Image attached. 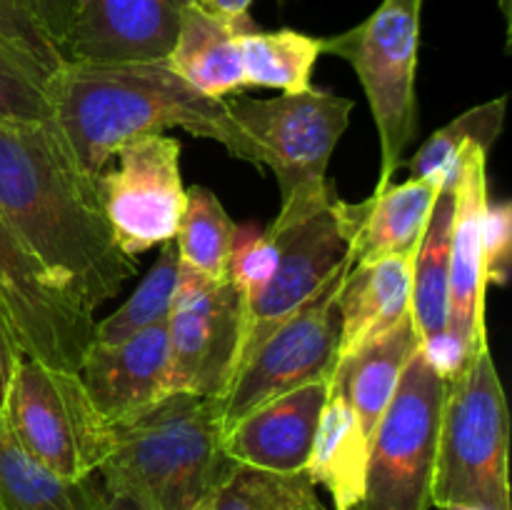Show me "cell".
Masks as SVG:
<instances>
[{
    "mask_svg": "<svg viewBox=\"0 0 512 510\" xmlns=\"http://www.w3.org/2000/svg\"><path fill=\"white\" fill-rule=\"evenodd\" d=\"M0 215L75 303L95 313L138 273L105 218L98 180L48 120H0Z\"/></svg>",
    "mask_w": 512,
    "mask_h": 510,
    "instance_id": "1",
    "label": "cell"
},
{
    "mask_svg": "<svg viewBox=\"0 0 512 510\" xmlns=\"http://www.w3.org/2000/svg\"><path fill=\"white\" fill-rule=\"evenodd\" d=\"M53 120L85 173H103L130 140L170 128L210 138L225 100L200 95L163 63L65 60L45 80Z\"/></svg>",
    "mask_w": 512,
    "mask_h": 510,
    "instance_id": "2",
    "label": "cell"
},
{
    "mask_svg": "<svg viewBox=\"0 0 512 510\" xmlns=\"http://www.w3.org/2000/svg\"><path fill=\"white\" fill-rule=\"evenodd\" d=\"M113 430L98 475L145 510H193L233 463L223 453L218 398L175 390Z\"/></svg>",
    "mask_w": 512,
    "mask_h": 510,
    "instance_id": "3",
    "label": "cell"
},
{
    "mask_svg": "<svg viewBox=\"0 0 512 510\" xmlns=\"http://www.w3.org/2000/svg\"><path fill=\"white\" fill-rule=\"evenodd\" d=\"M355 103L330 90L283 93L278 98H225L210 138L233 158L273 170L280 203L328 188V165L345 135Z\"/></svg>",
    "mask_w": 512,
    "mask_h": 510,
    "instance_id": "4",
    "label": "cell"
},
{
    "mask_svg": "<svg viewBox=\"0 0 512 510\" xmlns=\"http://www.w3.org/2000/svg\"><path fill=\"white\" fill-rule=\"evenodd\" d=\"M430 505L510 510V413L490 348L445 380Z\"/></svg>",
    "mask_w": 512,
    "mask_h": 510,
    "instance_id": "5",
    "label": "cell"
},
{
    "mask_svg": "<svg viewBox=\"0 0 512 510\" xmlns=\"http://www.w3.org/2000/svg\"><path fill=\"white\" fill-rule=\"evenodd\" d=\"M420 15L423 0H383L363 23L323 38V53L345 60L368 98L380 138L378 188L393 183L418 130Z\"/></svg>",
    "mask_w": 512,
    "mask_h": 510,
    "instance_id": "6",
    "label": "cell"
},
{
    "mask_svg": "<svg viewBox=\"0 0 512 510\" xmlns=\"http://www.w3.org/2000/svg\"><path fill=\"white\" fill-rule=\"evenodd\" d=\"M0 415L25 453L70 483L98 473L115 443L80 375L35 358L18 363Z\"/></svg>",
    "mask_w": 512,
    "mask_h": 510,
    "instance_id": "7",
    "label": "cell"
},
{
    "mask_svg": "<svg viewBox=\"0 0 512 510\" xmlns=\"http://www.w3.org/2000/svg\"><path fill=\"white\" fill-rule=\"evenodd\" d=\"M445 378L423 348L400 378L370 440L363 500L353 510H428Z\"/></svg>",
    "mask_w": 512,
    "mask_h": 510,
    "instance_id": "8",
    "label": "cell"
},
{
    "mask_svg": "<svg viewBox=\"0 0 512 510\" xmlns=\"http://www.w3.org/2000/svg\"><path fill=\"white\" fill-rule=\"evenodd\" d=\"M350 263L345 255L328 280L240 365L218 398L223 433L260 405L333 378L340 350L338 295Z\"/></svg>",
    "mask_w": 512,
    "mask_h": 510,
    "instance_id": "9",
    "label": "cell"
},
{
    "mask_svg": "<svg viewBox=\"0 0 512 510\" xmlns=\"http://www.w3.org/2000/svg\"><path fill=\"white\" fill-rule=\"evenodd\" d=\"M335 200L338 195L333 183L323 190L295 195L280 205L278 218L265 230L278 245V263L258 298L243 310V330L233 375L348 255V245L335 215Z\"/></svg>",
    "mask_w": 512,
    "mask_h": 510,
    "instance_id": "10",
    "label": "cell"
},
{
    "mask_svg": "<svg viewBox=\"0 0 512 510\" xmlns=\"http://www.w3.org/2000/svg\"><path fill=\"white\" fill-rule=\"evenodd\" d=\"M488 150L480 143H465L455 175V215L450 238L448 330L435 348L423 350L445 380L473 363L488 345L485 325L483 218L488 208Z\"/></svg>",
    "mask_w": 512,
    "mask_h": 510,
    "instance_id": "11",
    "label": "cell"
},
{
    "mask_svg": "<svg viewBox=\"0 0 512 510\" xmlns=\"http://www.w3.org/2000/svg\"><path fill=\"white\" fill-rule=\"evenodd\" d=\"M0 310L25 358L78 373L93 343L95 318L58 288L0 215Z\"/></svg>",
    "mask_w": 512,
    "mask_h": 510,
    "instance_id": "12",
    "label": "cell"
},
{
    "mask_svg": "<svg viewBox=\"0 0 512 510\" xmlns=\"http://www.w3.org/2000/svg\"><path fill=\"white\" fill-rule=\"evenodd\" d=\"M115 158L118 165L98 175V193L118 248L138 258L175 240L183 220L188 188L180 173V143L165 133L145 135L125 143Z\"/></svg>",
    "mask_w": 512,
    "mask_h": 510,
    "instance_id": "13",
    "label": "cell"
},
{
    "mask_svg": "<svg viewBox=\"0 0 512 510\" xmlns=\"http://www.w3.org/2000/svg\"><path fill=\"white\" fill-rule=\"evenodd\" d=\"M173 390L220 398L235 370L243 303L230 280H208L180 265V285L168 320Z\"/></svg>",
    "mask_w": 512,
    "mask_h": 510,
    "instance_id": "14",
    "label": "cell"
},
{
    "mask_svg": "<svg viewBox=\"0 0 512 510\" xmlns=\"http://www.w3.org/2000/svg\"><path fill=\"white\" fill-rule=\"evenodd\" d=\"M188 0H78L65 60L163 63Z\"/></svg>",
    "mask_w": 512,
    "mask_h": 510,
    "instance_id": "15",
    "label": "cell"
},
{
    "mask_svg": "<svg viewBox=\"0 0 512 510\" xmlns=\"http://www.w3.org/2000/svg\"><path fill=\"white\" fill-rule=\"evenodd\" d=\"M95 408L110 425L135 418L175 393L168 328L153 325L120 343H90L78 370Z\"/></svg>",
    "mask_w": 512,
    "mask_h": 510,
    "instance_id": "16",
    "label": "cell"
},
{
    "mask_svg": "<svg viewBox=\"0 0 512 510\" xmlns=\"http://www.w3.org/2000/svg\"><path fill=\"white\" fill-rule=\"evenodd\" d=\"M328 390L330 380H320L260 405L225 430L223 453L250 468L300 473L308 468Z\"/></svg>",
    "mask_w": 512,
    "mask_h": 510,
    "instance_id": "17",
    "label": "cell"
},
{
    "mask_svg": "<svg viewBox=\"0 0 512 510\" xmlns=\"http://www.w3.org/2000/svg\"><path fill=\"white\" fill-rule=\"evenodd\" d=\"M440 188L443 185L433 180L408 178L405 183L375 188L360 203L335 200V215L350 260L370 263L418 250Z\"/></svg>",
    "mask_w": 512,
    "mask_h": 510,
    "instance_id": "18",
    "label": "cell"
},
{
    "mask_svg": "<svg viewBox=\"0 0 512 510\" xmlns=\"http://www.w3.org/2000/svg\"><path fill=\"white\" fill-rule=\"evenodd\" d=\"M415 253L418 250L370 263H350L338 295V360L388 333L405 315H410Z\"/></svg>",
    "mask_w": 512,
    "mask_h": 510,
    "instance_id": "19",
    "label": "cell"
},
{
    "mask_svg": "<svg viewBox=\"0 0 512 510\" xmlns=\"http://www.w3.org/2000/svg\"><path fill=\"white\" fill-rule=\"evenodd\" d=\"M420 348L423 343L413 315H405L388 333L373 338L335 365L330 390L343 395L370 440L398 390L405 368Z\"/></svg>",
    "mask_w": 512,
    "mask_h": 510,
    "instance_id": "20",
    "label": "cell"
},
{
    "mask_svg": "<svg viewBox=\"0 0 512 510\" xmlns=\"http://www.w3.org/2000/svg\"><path fill=\"white\" fill-rule=\"evenodd\" d=\"M253 23L230 25L213 18L188 0L180 13L178 35L165 65L183 83L213 100H225L245 90L240 35Z\"/></svg>",
    "mask_w": 512,
    "mask_h": 510,
    "instance_id": "21",
    "label": "cell"
},
{
    "mask_svg": "<svg viewBox=\"0 0 512 510\" xmlns=\"http://www.w3.org/2000/svg\"><path fill=\"white\" fill-rule=\"evenodd\" d=\"M368 458L370 435L343 395L328 390L305 470L328 490L335 510H353L363 500Z\"/></svg>",
    "mask_w": 512,
    "mask_h": 510,
    "instance_id": "22",
    "label": "cell"
},
{
    "mask_svg": "<svg viewBox=\"0 0 512 510\" xmlns=\"http://www.w3.org/2000/svg\"><path fill=\"white\" fill-rule=\"evenodd\" d=\"M458 175V173H455ZM455 215V178L445 180L438 200L430 210L423 240L413 265V315L423 350L435 348L448 330V285H450V238Z\"/></svg>",
    "mask_w": 512,
    "mask_h": 510,
    "instance_id": "23",
    "label": "cell"
},
{
    "mask_svg": "<svg viewBox=\"0 0 512 510\" xmlns=\"http://www.w3.org/2000/svg\"><path fill=\"white\" fill-rule=\"evenodd\" d=\"M320 55H323V38H313L293 28H250L240 35L245 88L305 93L313 88V70Z\"/></svg>",
    "mask_w": 512,
    "mask_h": 510,
    "instance_id": "24",
    "label": "cell"
},
{
    "mask_svg": "<svg viewBox=\"0 0 512 510\" xmlns=\"http://www.w3.org/2000/svg\"><path fill=\"white\" fill-rule=\"evenodd\" d=\"M90 478L55 475L20 448L0 415V510H88Z\"/></svg>",
    "mask_w": 512,
    "mask_h": 510,
    "instance_id": "25",
    "label": "cell"
},
{
    "mask_svg": "<svg viewBox=\"0 0 512 510\" xmlns=\"http://www.w3.org/2000/svg\"><path fill=\"white\" fill-rule=\"evenodd\" d=\"M193 510H325L308 470L273 473L230 463Z\"/></svg>",
    "mask_w": 512,
    "mask_h": 510,
    "instance_id": "26",
    "label": "cell"
},
{
    "mask_svg": "<svg viewBox=\"0 0 512 510\" xmlns=\"http://www.w3.org/2000/svg\"><path fill=\"white\" fill-rule=\"evenodd\" d=\"M235 228L218 195L203 185L188 188L185 213L175 233L178 260L185 270L208 280H228Z\"/></svg>",
    "mask_w": 512,
    "mask_h": 510,
    "instance_id": "27",
    "label": "cell"
},
{
    "mask_svg": "<svg viewBox=\"0 0 512 510\" xmlns=\"http://www.w3.org/2000/svg\"><path fill=\"white\" fill-rule=\"evenodd\" d=\"M505 108H508V95H500V98L465 110L448 125L435 130L415 150L413 158L403 160L400 168H408L410 178H425L443 185L445 180L455 178L458 173V158L465 143H480L488 153L493 150L503 133Z\"/></svg>",
    "mask_w": 512,
    "mask_h": 510,
    "instance_id": "28",
    "label": "cell"
},
{
    "mask_svg": "<svg viewBox=\"0 0 512 510\" xmlns=\"http://www.w3.org/2000/svg\"><path fill=\"white\" fill-rule=\"evenodd\" d=\"M180 285V260L175 240L163 243L158 260L148 270L138 288L133 290L128 300L120 305L108 318L95 320L93 340L95 343H120L125 338H133L140 330H148L153 325H163L173 310L175 295Z\"/></svg>",
    "mask_w": 512,
    "mask_h": 510,
    "instance_id": "29",
    "label": "cell"
},
{
    "mask_svg": "<svg viewBox=\"0 0 512 510\" xmlns=\"http://www.w3.org/2000/svg\"><path fill=\"white\" fill-rule=\"evenodd\" d=\"M278 263V245L258 225L235 228L233 253L228 263V280L238 290L243 310L258 298Z\"/></svg>",
    "mask_w": 512,
    "mask_h": 510,
    "instance_id": "30",
    "label": "cell"
},
{
    "mask_svg": "<svg viewBox=\"0 0 512 510\" xmlns=\"http://www.w3.org/2000/svg\"><path fill=\"white\" fill-rule=\"evenodd\" d=\"M48 118H53V110L43 78L0 40V120Z\"/></svg>",
    "mask_w": 512,
    "mask_h": 510,
    "instance_id": "31",
    "label": "cell"
},
{
    "mask_svg": "<svg viewBox=\"0 0 512 510\" xmlns=\"http://www.w3.org/2000/svg\"><path fill=\"white\" fill-rule=\"evenodd\" d=\"M0 40L20 55L43 78V83L65 63L58 48L45 38L18 0H0Z\"/></svg>",
    "mask_w": 512,
    "mask_h": 510,
    "instance_id": "32",
    "label": "cell"
},
{
    "mask_svg": "<svg viewBox=\"0 0 512 510\" xmlns=\"http://www.w3.org/2000/svg\"><path fill=\"white\" fill-rule=\"evenodd\" d=\"M485 283L508 285L512 268V205L510 200H488L483 218Z\"/></svg>",
    "mask_w": 512,
    "mask_h": 510,
    "instance_id": "33",
    "label": "cell"
},
{
    "mask_svg": "<svg viewBox=\"0 0 512 510\" xmlns=\"http://www.w3.org/2000/svg\"><path fill=\"white\" fill-rule=\"evenodd\" d=\"M18 3L33 18V23L43 30L45 38L63 55L70 28H73L78 0H18Z\"/></svg>",
    "mask_w": 512,
    "mask_h": 510,
    "instance_id": "34",
    "label": "cell"
},
{
    "mask_svg": "<svg viewBox=\"0 0 512 510\" xmlns=\"http://www.w3.org/2000/svg\"><path fill=\"white\" fill-rule=\"evenodd\" d=\"M23 358V350H20L18 340H15L13 330H10L8 320H5L3 310H0V410H3L5 395H8L15 368H18V363Z\"/></svg>",
    "mask_w": 512,
    "mask_h": 510,
    "instance_id": "35",
    "label": "cell"
},
{
    "mask_svg": "<svg viewBox=\"0 0 512 510\" xmlns=\"http://www.w3.org/2000/svg\"><path fill=\"white\" fill-rule=\"evenodd\" d=\"M88 510H145V508L138 503V500L130 498V495L105 488V483L100 480V475L95 473L93 478H90Z\"/></svg>",
    "mask_w": 512,
    "mask_h": 510,
    "instance_id": "36",
    "label": "cell"
},
{
    "mask_svg": "<svg viewBox=\"0 0 512 510\" xmlns=\"http://www.w3.org/2000/svg\"><path fill=\"white\" fill-rule=\"evenodd\" d=\"M190 3L230 25L250 23L248 10L253 5V0H190Z\"/></svg>",
    "mask_w": 512,
    "mask_h": 510,
    "instance_id": "37",
    "label": "cell"
},
{
    "mask_svg": "<svg viewBox=\"0 0 512 510\" xmlns=\"http://www.w3.org/2000/svg\"><path fill=\"white\" fill-rule=\"evenodd\" d=\"M498 5L505 15V28H508V50H510V45H512V0H498Z\"/></svg>",
    "mask_w": 512,
    "mask_h": 510,
    "instance_id": "38",
    "label": "cell"
},
{
    "mask_svg": "<svg viewBox=\"0 0 512 510\" xmlns=\"http://www.w3.org/2000/svg\"><path fill=\"white\" fill-rule=\"evenodd\" d=\"M453 510H483V508H470V505H460V508H453Z\"/></svg>",
    "mask_w": 512,
    "mask_h": 510,
    "instance_id": "39",
    "label": "cell"
}]
</instances>
